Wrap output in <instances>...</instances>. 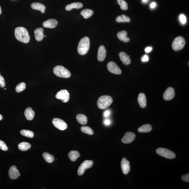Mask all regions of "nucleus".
Returning a JSON list of instances; mask_svg holds the SVG:
<instances>
[{
    "mask_svg": "<svg viewBox=\"0 0 189 189\" xmlns=\"http://www.w3.org/2000/svg\"><path fill=\"white\" fill-rule=\"evenodd\" d=\"M15 35L17 39L21 42L27 43L30 40L29 32L27 29L24 27L16 28L15 29Z\"/></svg>",
    "mask_w": 189,
    "mask_h": 189,
    "instance_id": "f257e3e1",
    "label": "nucleus"
},
{
    "mask_svg": "<svg viewBox=\"0 0 189 189\" xmlns=\"http://www.w3.org/2000/svg\"><path fill=\"white\" fill-rule=\"evenodd\" d=\"M89 48V39L87 37H85L80 40L77 47V51L80 55H85L87 53Z\"/></svg>",
    "mask_w": 189,
    "mask_h": 189,
    "instance_id": "f03ea898",
    "label": "nucleus"
},
{
    "mask_svg": "<svg viewBox=\"0 0 189 189\" xmlns=\"http://www.w3.org/2000/svg\"><path fill=\"white\" fill-rule=\"evenodd\" d=\"M113 99L111 96L108 95H103L99 97L97 101V105L100 109H106L111 104Z\"/></svg>",
    "mask_w": 189,
    "mask_h": 189,
    "instance_id": "7ed1b4c3",
    "label": "nucleus"
},
{
    "mask_svg": "<svg viewBox=\"0 0 189 189\" xmlns=\"http://www.w3.org/2000/svg\"><path fill=\"white\" fill-rule=\"evenodd\" d=\"M53 73L57 76L64 78H69L71 77V73L64 67L57 66L53 69Z\"/></svg>",
    "mask_w": 189,
    "mask_h": 189,
    "instance_id": "20e7f679",
    "label": "nucleus"
},
{
    "mask_svg": "<svg viewBox=\"0 0 189 189\" xmlns=\"http://www.w3.org/2000/svg\"><path fill=\"white\" fill-rule=\"evenodd\" d=\"M185 44V40L184 37L179 36L176 37L173 40L172 44V48L173 50L179 51L183 49Z\"/></svg>",
    "mask_w": 189,
    "mask_h": 189,
    "instance_id": "39448f33",
    "label": "nucleus"
},
{
    "mask_svg": "<svg viewBox=\"0 0 189 189\" xmlns=\"http://www.w3.org/2000/svg\"><path fill=\"white\" fill-rule=\"evenodd\" d=\"M156 153L159 156L167 159H173L176 157V155L174 152L166 148H158L156 150Z\"/></svg>",
    "mask_w": 189,
    "mask_h": 189,
    "instance_id": "423d86ee",
    "label": "nucleus"
},
{
    "mask_svg": "<svg viewBox=\"0 0 189 189\" xmlns=\"http://www.w3.org/2000/svg\"><path fill=\"white\" fill-rule=\"evenodd\" d=\"M94 162L92 160H86L81 164L77 170V174L81 176L84 174L86 170L91 168L93 165Z\"/></svg>",
    "mask_w": 189,
    "mask_h": 189,
    "instance_id": "0eeeda50",
    "label": "nucleus"
},
{
    "mask_svg": "<svg viewBox=\"0 0 189 189\" xmlns=\"http://www.w3.org/2000/svg\"><path fill=\"white\" fill-rule=\"evenodd\" d=\"M69 96L70 94L68 91L63 89L57 93L55 97L56 98L61 100L63 103H66L69 100Z\"/></svg>",
    "mask_w": 189,
    "mask_h": 189,
    "instance_id": "6e6552de",
    "label": "nucleus"
},
{
    "mask_svg": "<svg viewBox=\"0 0 189 189\" xmlns=\"http://www.w3.org/2000/svg\"><path fill=\"white\" fill-rule=\"evenodd\" d=\"M52 123L55 127L61 130H64L67 128V124L61 119L54 118L52 120Z\"/></svg>",
    "mask_w": 189,
    "mask_h": 189,
    "instance_id": "1a4fd4ad",
    "label": "nucleus"
},
{
    "mask_svg": "<svg viewBox=\"0 0 189 189\" xmlns=\"http://www.w3.org/2000/svg\"><path fill=\"white\" fill-rule=\"evenodd\" d=\"M107 67L108 70L110 72L117 75H120L122 73V71L115 63L113 61L109 62L108 63Z\"/></svg>",
    "mask_w": 189,
    "mask_h": 189,
    "instance_id": "9d476101",
    "label": "nucleus"
},
{
    "mask_svg": "<svg viewBox=\"0 0 189 189\" xmlns=\"http://www.w3.org/2000/svg\"><path fill=\"white\" fill-rule=\"evenodd\" d=\"M136 135L134 133L128 132H126L122 139V142L124 144H127L131 143L134 140Z\"/></svg>",
    "mask_w": 189,
    "mask_h": 189,
    "instance_id": "9b49d317",
    "label": "nucleus"
},
{
    "mask_svg": "<svg viewBox=\"0 0 189 189\" xmlns=\"http://www.w3.org/2000/svg\"><path fill=\"white\" fill-rule=\"evenodd\" d=\"M121 167L122 172L124 174H128L130 170V166L129 161L124 157L121 162Z\"/></svg>",
    "mask_w": 189,
    "mask_h": 189,
    "instance_id": "f8f14e48",
    "label": "nucleus"
},
{
    "mask_svg": "<svg viewBox=\"0 0 189 189\" xmlns=\"http://www.w3.org/2000/svg\"><path fill=\"white\" fill-rule=\"evenodd\" d=\"M175 95L174 89L172 87L167 88L164 92L163 95L164 100H169L174 98Z\"/></svg>",
    "mask_w": 189,
    "mask_h": 189,
    "instance_id": "ddd939ff",
    "label": "nucleus"
},
{
    "mask_svg": "<svg viewBox=\"0 0 189 189\" xmlns=\"http://www.w3.org/2000/svg\"><path fill=\"white\" fill-rule=\"evenodd\" d=\"M9 174L10 179L13 180L17 179L21 175L19 171L15 166H12L10 167L9 170Z\"/></svg>",
    "mask_w": 189,
    "mask_h": 189,
    "instance_id": "4468645a",
    "label": "nucleus"
},
{
    "mask_svg": "<svg viewBox=\"0 0 189 189\" xmlns=\"http://www.w3.org/2000/svg\"><path fill=\"white\" fill-rule=\"evenodd\" d=\"M106 57V50L104 46L101 45L98 48L97 53V59L99 61H103Z\"/></svg>",
    "mask_w": 189,
    "mask_h": 189,
    "instance_id": "2eb2a0df",
    "label": "nucleus"
},
{
    "mask_svg": "<svg viewBox=\"0 0 189 189\" xmlns=\"http://www.w3.org/2000/svg\"><path fill=\"white\" fill-rule=\"evenodd\" d=\"M58 24V22L57 20L54 19H50L43 23V27L45 28L53 29L56 27Z\"/></svg>",
    "mask_w": 189,
    "mask_h": 189,
    "instance_id": "dca6fc26",
    "label": "nucleus"
},
{
    "mask_svg": "<svg viewBox=\"0 0 189 189\" xmlns=\"http://www.w3.org/2000/svg\"><path fill=\"white\" fill-rule=\"evenodd\" d=\"M35 39L38 41H41L44 38V29L42 28H38L34 31Z\"/></svg>",
    "mask_w": 189,
    "mask_h": 189,
    "instance_id": "f3484780",
    "label": "nucleus"
},
{
    "mask_svg": "<svg viewBox=\"0 0 189 189\" xmlns=\"http://www.w3.org/2000/svg\"><path fill=\"white\" fill-rule=\"evenodd\" d=\"M119 57L123 64L128 65L130 64L131 60L130 57L125 53L121 52L119 53Z\"/></svg>",
    "mask_w": 189,
    "mask_h": 189,
    "instance_id": "a211bd4d",
    "label": "nucleus"
},
{
    "mask_svg": "<svg viewBox=\"0 0 189 189\" xmlns=\"http://www.w3.org/2000/svg\"><path fill=\"white\" fill-rule=\"evenodd\" d=\"M128 33L126 31L123 30L119 32L117 34V37L118 39L124 43H128L130 41V38L127 37Z\"/></svg>",
    "mask_w": 189,
    "mask_h": 189,
    "instance_id": "6ab92c4d",
    "label": "nucleus"
},
{
    "mask_svg": "<svg viewBox=\"0 0 189 189\" xmlns=\"http://www.w3.org/2000/svg\"><path fill=\"white\" fill-rule=\"evenodd\" d=\"M138 101L141 107L145 108L146 106V98L144 94L140 93L139 94L138 98Z\"/></svg>",
    "mask_w": 189,
    "mask_h": 189,
    "instance_id": "aec40b11",
    "label": "nucleus"
},
{
    "mask_svg": "<svg viewBox=\"0 0 189 189\" xmlns=\"http://www.w3.org/2000/svg\"><path fill=\"white\" fill-rule=\"evenodd\" d=\"M24 114L27 120H31L33 119L35 116V112L32 108L29 107L26 108Z\"/></svg>",
    "mask_w": 189,
    "mask_h": 189,
    "instance_id": "412c9836",
    "label": "nucleus"
},
{
    "mask_svg": "<svg viewBox=\"0 0 189 189\" xmlns=\"http://www.w3.org/2000/svg\"><path fill=\"white\" fill-rule=\"evenodd\" d=\"M32 8L34 10H39L41 13H44L46 7L44 5L39 3H33L31 5Z\"/></svg>",
    "mask_w": 189,
    "mask_h": 189,
    "instance_id": "4be33fe9",
    "label": "nucleus"
},
{
    "mask_svg": "<svg viewBox=\"0 0 189 189\" xmlns=\"http://www.w3.org/2000/svg\"><path fill=\"white\" fill-rule=\"evenodd\" d=\"M83 4L81 3H73L68 4L66 6L65 9L67 11H70L73 9H80L83 7Z\"/></svg>",
    "mask_w": 189,
    "mask_h": 189,
    "instance_id": "5701e85b",
    "label": "nucleus"
},
{
    "mask_svg": "<svg viewBox=\"0 0 189 189\" xmlns=\"http://www.w3.org/2000/svg\"><path fill=\"white\" fill-rule=\"evenodd\" d=\"M77 122L82 125H86L87 123V118L84 114H79L76 116Z\"/></svg>",
    "mask_w": 189,
    "mask_h": 189,
    "instance_id": "b1692460",
    "label": "nucleus"
},
{
    "mask_svg": "<svg viewBox=\"0 0 189 189\" xmlns=\"http://www.w3.org/2000/svg\"><path fill=\"white\" fill-rule=\"evenodd\" d=\"M152 130V127L149 124H146L142 125L138 128V131L139 132H149Z\"/></svg>",
    "mask_w": 189,
    "mask_h": 189,
    "instance_id": "393cba45",
    "label": "nucleus"
},
{
    "mask_svg": "<svg viewBox=\"0 0 189 189\" xmlns=\"http://www.w3.org/2000/svg\"><path fill=\"white\" fill-rule=\"evenodd\" d=\"M69 159L72 161L75 162L78 158L80 157V154L78 151H71L68 154Z\"/></svg>",
    "mask_w": 189,
    "mask_h": 189,
    "instance_id": "a878e982",
    "label": "nucleus"
},
{
    "mask_svg": "<svg viewBox=\"0 0 189 189\" xmlns=\"http://www.w3.org/2000/svg\"><path fill=\"white\" fill-rule=\"evenodd\" d=\"M31 146L30 144L26 142H21L18 145L19 149L23 151H26L30 149Z\"/></svg>",
    "mask_w": 189,
    "mask_h": 189,
    "instance_id": "bb28decb",
    "label": "nucleus"
},
{
    "mask_svg": "<svg viewBox=\"0 0 189 189\" xmlns=\"http://www.w3.org/2000/svg\"><path fill=\"white\" fill-rule=\"evenodd\" d=\"M94 12L92 10L89 9H86L82 11L80 14L85 19H88L92 16Z\"/></svg>",
    "mask_w": 189,
    "mask_h": 189,
    "instance_id": "cd10ccee",
    "label": "nucleus"
},
{
    "mask_svg": "<svg viewBox=\"0 0 189 189\" xmlns=\"http://www.w3.org/2000/svg\"><path fill=\"white\" fill-rule=\"evenodd\" d=\"M43 156L45 160L48 163H52L55 160V157L54 156L47 152L43 153Z\"/></svg>",
    "mask_w": 189,
    "mask_h": 189,
    "instance_id": "c85d7f7f",
    "label": "nucleus"
},
{
    "mask_svg": "<svg viewBox=\"0 0 189 189\" xmlns=\"http://www.w3.org/2000/svg\"><path fill=\"white\" fill-rule=\"evenodd\" d=\"M130 19L129 17L124 15H119L116 18V21L118 23L130 22Z\"/></svg>",
    "mask_w": 189,
    "mask_h": 189,
    "instance_id": "c756f323",
    "label": "nucleus"
},
{
    "mask_svg": "<svg viewBox=\"0 0 189 189\" xmlns=\"http://www.w3.org/2000/svg\"><path fill=\"white\" fill-rule=\"evenodd\" d=\"M21 134L25 137L32 138L34 136L33 132L27 130H22L21 131Z\"/></svg>",
    "mask_w": 189,
    "mask_h": 189,
    "instance_id": "7c9ffc66",
    "label": "nucleus"
},
{
    "mask_svg": "<svg viewBox=\"0 0 189 189\" xmlns=\"http://www.w3.org/2000/svg\"><path fill=\"white\" fill-rule=\"evenodd\" d=\"M81 131L82 132L85 134L92 135L94 134V131L91 128L87 126H83L81 128Z\"/></svg>",
    "mask_w": 189,
    "mask_h": 189,
    "instance_id": "2f4dec72",
    "label": "nucleus"
},
{
    "mask_svg": "<svg viewBox=\"0 0 189 189\" xmlns=\"http://www.w3.org/2000/svg\"><path fill=\"white\" fill-rule=\"evenodd\" d=\"M26 87V84L24 83H19L15 88V91L18 93L21 92L25 89Z\"/></svg>",
    "mask_w": 189,
    "mask_h": 189,
    "instance_id": "473e14b6",
    "label": "nucleus"
},
{
    "mask_svg": "<svg viewBox=\"0 0 189 189\" xmlns=\"http://www.w3.org/2000/svg\"><path fill=\"white\" fill-rule=\"evenodd\" d=\"M118 3L120 6V9L122 10H126L128 9L127 3L124 0H117Z\"/></svg>",
    "mask_w": 189,
    "mask_h": 189,
    "instance_id": "72a5a7b5",
    "label": "nucleus"
},
{
    "mask_svg": "<svg viewBox=\"0 0 189 189\" xmlns=\"http://www.w3.org/2000/svg\"><path fill=\"white\" fill-rule=\"evenodd\" d=\"M0 149L4 151H7L8 148L5 142L1 140H0Z\"/></svg>",
    "mask_w": 189,
    "mask_h": 189,
    "instance_id": "f704fd0d",
    "label": "nucleus"
},
{
    "mask_svg": "<svg viewBox=\"0 0 189 189\" xmlns=\"http://www.w3.org/2000/svg\"><path fill=\"white\" fill-rule=\"evenodd\" d=\"M5 86V81L4 79L0 73V86L1 88H4Z\"/></svg>",
    "mask_w": 189,
    "mask_h": 189,
    "instance_id": "c9c22d12",
    "label": "nucleus"
},
{
    "mask_svg": "<svg viewBox=\"0 0 189 189\" xmlns=\"http://www.w3.org/2000/svg\"><path fill=\"white\" fill-rule=\"evenodd\" d=\"M179 19L181 22L182 24H185L186 21V18L185 15L183 14H182L180 15Z\"/></svg>",
    "mask_w": 189,
    "mask_h": 189,
    "instance_id": "e433bc0d",
    "label": "nucleus"
},
{
    "mask_svg": "<svg viewBox=\"0 0 189 189\" xmlns=\"http://www.w3.org/2000/svg\"><path fill=\"white\" fill-rule=\"evenodd\" d=\"M182 179L184 182H189V174H185L182 176Z\"/></svg>",
    "mask_w": 189,
    "mask_h": 189,
    "instance_id": "4c0bfd02",
    "label": "nucleus"
},
{
    "mask_svg": "<svg viewBox=\"0 0 189 189\" xmlns=\"http://www.w3.org/2000/svg\"><path fill=\"white\" fill-rule=\"evenodd\" d=\"M149 60V57L147 55H145L142 57V61L143 62H147Z\"/></svg>",
    "mask_w": 189,
    "mask_h": 189,
    "instance_id": "58836bf2",
    "label": "nucleus"
},
{
    "mask_svg": "<svg viewBox=\"0 0 189 189\" xmlns=\"http://www.w3.org/2000/svg\"><path fill=\"white\" fill-rule=\"evenodd\" d=\"M110 111L109 110H107L104 113V116L105 117H108L110 115Z\"/></svg>",
    "mask_w": 189,
    "mask_h": 189,
    "instance_id": "ea45409f",
    "label": "nucleus"
},
{
    "mask_svg": "<svg viewBox=\"0 0 189 189\" xmlns=\"http://www.w3.org/2000/svg\"><path fill=\"white\" fill-rule=\"evenodd\" d=\"M152 47H148L145 48V51L147 53H148L151 52V51L152 50Z\"/></svg>",
    "mask_w": 189,
    "mask_h": 189,
    "instance_id": "a19ab883",
    "label": "nucleus"
},
{
    "mask_svg": "<svg viewBox=\"0 0 189 189\" xmlns=\"http://www.w3.org/2000/svg\"><path fill=\"white\" fill-rule=\"evenodd\" d=\"M156 6V3L154 2L152 3L151 4H150V7H151L152 9L154 8V7H155Z\"/></svg>",
    "mask_w": 189,
    "mask_h": 189,
    "instance_id": "79ce46f5",
    "label": "nucleus"
},
{
    "mask_svg": "<svg viewBox=\"0 0 189 189\" xmlns=\"http://www.w3.org/2000/svg\"><path fill=\"white\" fill-rule=\"evenodd\" d=\"M105 125H110V124L111 123L110 121L109 120H106L104 121V122Z\"/></svg>",
    "mask_w": 189,
    "mask_h": 189,
    "instance_id": "37998d69",
    "label": "nucleus"
},
{
    "mask_svg": "<svg viewBox=\"0 0 189 189\" xmlns=\"http://www.w3.org/2000/svg\"><path fill=\"white\" fill-rule=\"evenodd\" d=\"M3 118V117L1 115V114H0V120H2Z\"/></svg>",
    "mask_w": 189,
    "mask_h": 189,
    "instance_id": "c03bdc74",
    "label": "nucleus"
},
{
    "mask_svg": "<svg viewBox=\"0 0 189 189\" xmlns=\"http://www.w3.org/2000/svg\"><path fill=\"white\" fill-rule=\"evenodd\" d=\"M142 1H143V2L144 3H146L147 2L148 0H142Z\"/></svg>",
    "mask_w": 189,
    "mask_h": 189,
    "instance_id": "a18cd8bd",
    "label": "nucleus"
},
{
    "mask_svg": "<svg viewBox=\"0 0 189 189\" xmlns=\"http://www.w3.org/2000/svg\"><path fill=\"white\" fill-rule=\"evenodd\" d=\"M1 7H0V15L1 14Z\"/></svg>",
    "mask_w": 189,
    "mask_h": 189,
    "instance_id": "49530a36",
    "label": "nucleus"
},
{
    "mask_svg": "<svg viewBox=\"0 0 189 189\" xmlns=\"http://www.w3.org/2000/svg\"><path fill=\"white\" fill-rule=\"evenodd\" d=\"M45 36V37H46V35H45V36Z\"/></svg>",
    "mask_w": 189,
    "mask_h": 189,
    "instance_id": "de8ad7c7",
    "label": "nucleus"
}]
</instances>
